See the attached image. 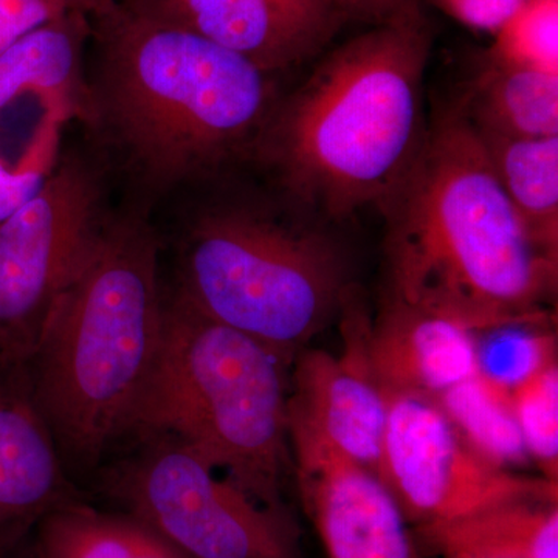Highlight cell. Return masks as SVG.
Segmentation results:
<instances>
[{"mask_svg": "<svg viewBox=\"0 0 558 558\" xmlns=\"http://www.w3.org/2000/svg\"><path fill=\"white\" fill-rule=\"evenodd\" d=\"M473 130L512 138L558 135V75L486 61L458 100Z\"/></svg>", "mask_w": 558, "mask_h": 558, "instance_id": "obj_17", "label": "cell"}, {"mask_svg": "<svg viewBox=\"0 0 558 558\" xmlns=\"http://www.w3.org/2000/svg\"><path fill=\"white\" fill-rule=\"evenodd\" d=\"M90 21L81 11L28 33L0 54V113L24 97L38 98L47 113L87 120L89 84L83 53Z\"/></svg>", "mask_w": 558, "mask_h": 558, "instance_id": "obj_15", "label": "cell"}, {"mask_svg": "<svg viewBox=\"0 0 558 558\" xmlns=\"http://www.w3.org/2000/svg\"><path fill=\"white\" fill-rule=\"evenodd\" d=\"M413 532L428 558H558V501L520 499Z\"/></svg>", "mask_w": 558, "mask_h": 558, "instance_id": "obj_16", "label": "cell"}, {"mask_svg": "<svg viewBox=\"0 0 558 558\" xmlns=\"http://www.w3.org/2000/svg\"><path fill=\"white\" fill-rule=\"evenodd\" d=\"M492 38L486 61L558 75V0H524Z\"/></svg>", "mask_w": 558, "mask_h": 558, "instance_id": "obj_21", "label": "cell"}, {"mask_svg": "<svg viewBox=\"0 0 558 558\" xmlns=\"http://www.w3.org/2000/svg\"><path fill=\"white\" fill-rule=\"evenodd\" d=\"M476 134L529 236L539 252L558 260V135L512 138Z\"/></svg>", "mask_w": 558, "mask_h": 558, "instance_id": "obj_19", "label": "cell"}, {"mask_svg": "<svg viewBox=\"0 0 558 558\" xmlns=\"http://www.w3.org/2000/svg\"><path fill=\"white\" fill-rule=\"evenodd\" d=\"M97 175L57 165L39 193L0 222V359L27 365L54 304L105 226Z\"/></svg>", "mask_w": 558, "mask_h": 558, "instance_id": "obj_8", "label": "cell"}, {"mask_svg": "<svg viewBox=\"0 0 558 558\" xmlns=\"http://www.w3.org/2000/svg\"><path fill=\"white\" fill-rule=\"evenodd\" d=\"M340 315L343 354L306 348L293 360L289 435L299 433L322 440L377 473L387 428V400L371 373L366 351L369 317L354 290Z\"/></svg>", "mask_w": 558, "mask_h": 558, "instance_id": "obj_10", "label": "cell"}, {"mask_svg": "<svg viewBox=\"0 0 558 558\" xmlns=\"http://www.w3.org/2000/svg\"><path fill=\"white\" fill-rule=\"evenodd\" d=\"M352 290L347 252L328 231L252 208L222 207L191 227L178 295L292 366L340 315Z\"/></svg>", "mask_w": 558, "mask_h": 558, "instance_id": "obj_6", "label": "cell"}, {"mask_svg": "<svg viewBox=\"0 0 558 558\" xmlns=\"http://www.w3.org/2000/svg\"><path fill=\"white\" fill-rule=\"evenodd\" d=\"M70 10L81 11V13L90 14L97 13L102 7L108 5L112 0H64Z\"/></svg>", "mask_w": 558, "mask_h": 558, "instance_id": "obj_28", "label": "cell"}, {"mask_svg": "<svg viewBox=\"0 0 558 558\" xmlns=\"http://www.w3.org/2000/svg\"><path fill=\"white\" fill-rule=\"evenodd\" d=\"M387 428L379 476L411 527L520 499L558 501V483L502 468L481 454L435 399L384 391Z\"/></svg>", "mask_w": 558, "mask_h": 558, "instance_id": "obj_9", "label": "cell"}, {"mask_svg": "<svg viewBox=\"0 0 558 558\" xmlns=\"http://www.w3.org/2000/svg\"><path fill=\"white\" fill-rule=\"evenodd\" d=\"M473 449L502 468L531 461L510 402V388L476 373L433 398Z\"/></svg>", "mask_w": 558, "mask_h": 558, "instance_id": "obj_20", "label": "cell"}, {"mask_svg": "<svg viewBox=\"0 0 558 558\" xmlns=\"http://www.w3.org/2000/svg\"><path fill=\"white\" fill-rule=\"evenodd\" d=\"M289 439L301 501L329 558H428L374 470L310 436Z\"/></svg>", "mask_w": 558, "mask_h": 558, "instance_id": "obj_11", "label": "cell"}, {"mask_svg": "<svg viewBox=\"0 0 558 558\" xmlns=\"http://www.w3.org/2000/svg\"><path fill=\"white\" fill-rule=\"evenodd\" d=\"M73 499L78 497L36 403L27 365L0 359V554Z\"/></svg>", "mask_w": 558, "mask_h": 558, "instance_id": "obj_13", "label": "cell"}, {"mask_svg": "<svg viewBox=\"0 0 558 558\" xmlns=\"http://www.w3.org/2000/svg\"><path fill=\"white\" fill-rule=\"evenodd\" d=\"M433 33L413 0L341 44L275 102L255 148L293 199L332 219L387 199L416 156Z\"/></svg>", "mask_w": 558, "mask_h": 558, "instance_id": "obj_3", "label": "cell"}, {"mask_svg": "<svg viewBox=\"0 0 558 558\" xmlns=\"http://www.w3.org/2000/svg\"><path fill=\"white\" fill-rule=\"evenodd\" d=\"M478 339L480 371L505 387L513 388L556 359V332L550 323L509 326Z\"/></svg>", "mask_w": 558, "mask_h": 558, "instance_id": "obj_23", "label": "cell"}, {"mask_svg": "<svg viewBox=\"0 0 558 558\" xmlns=\"http://www.w3.org/2000/svg\"><path fill=\"white\" fill-rule=\"evenodd\" d=\"M290 368L266 344L205 317L175 293L167 300L159 359L131 435L179 439L250 497L289 509Z\"/></svg>", "mask_w": 558, "mask_h": 558, "instance_id": "obj_5", "label": "cell"}, {"mask_svg": "<svg viewBox=\"0 0 558 558\" xmlns=\"http://www.w3.org/2000/svg\"><path fill=\"white\" fill-rule=\"evenodd\" d=\"M121 2L150 17L197 33L270 75L317 58L348 22L332 0Z\"/></svg>", "mask_w": 558, "mask_h": 558, "instance_id": "obj_12", "label": "cell"}, {"mask_svg": "<svg viewBox=\"0 0 558 558\" xmlns=\"http://www.w3.org/2000/svg\"><path fill=\"white\" fill-rule=\"evenodd\" d=\"M142 450L113 468L106 492L189 558H304L289 509H274L179 439L140 436Z\"/></svg>", "mask_w": 558, "mask_h": 558, "instance_id": "obj_7", "label": "cell"}, {"mask_svg": "<svg viewBox=\"0 0 558 558\" xmlns=\"http://www.w3.org/2000/svg\"><path fill=\"white\" fill-rule=\"evenodd\" d=\"M513 414L529 458L546 480L558 483V368L557 362L510 388Z\"/></svg>", "mask_w": 558, "mask_h": 558, "instance_id": "obj_22", "label": "cell"}, {"mask_svg": "<svg viewBox=\"0 0 558 558\" xmlns=\"http://www.w3.org/2000/svg\"><path fill=\"white\" fill-rule=\"evenodd\" d=\"M379 208L392 299L478 336L553 319L558 260L529 236L459 101Z\"/></svg>", "mask_w": 558, "mask_h": 558, "instance_id": "obj_1", "label": "cell"}, {"mask_svg": "<svg viewBox=\"0 0 558 558\" xmlns=\"http://www.w3.org/2000/svg\"><path fill=\"white\" fill-rule=\"evenodd\" d=\"M425 2L470 31L494 36L520 9L524 0H425Z\"/></svg>", "mask_w": 558, "mask_h": 558, "instance_id": "obj_26", "label": "cell"}, {"mask_svg": "<svg viewBox=\"0 0 558 558\" xmlns=\"http://www.w3.org/2000/svg\"><path fill=\"white\" fill-rule=\"evenodd\" d=\"M347 21L377 25L395 16L413 0H332Z\"/></svg>", "mask_w": 558, "mask_h": 558, "instance_id": "obj_27", "label": "cell"}, {"mask_svg": "<svg viewBox=\"0 0 558 558\" xmlns=\"http://www.w3.org/2000/svg\"><path fill=\"white\" fill-rule=\"evenodd\" d=\"M159 242L137 218L106 219L27 363L62 459L92 468L131 435L163 339Z\"/></svg>", "mask_w": 558, "mask_h": 558, "instance_id": "obj_4", "label": "cell"}, {"mask_svg": "<svg viewBox=\"0 0 558 558\" xmlns=\"http://www.w3.org/2000/svg\"><path fill=\"white\" fill-rule=\"evenodd\" d=\"M478 333L385 296L369 318L366 351L381 391L429 398L480 373Z\"/></svg>", "mask_w": 558, "mask_h": 558, "instance_id": "obj_14", "label": "cell"}, {"mask_svg": "<svg viewBox=\"0 0 558 558\" xmlns=\"http://www.w3.org/2000/svg\"><path fill=\"white\" fill-rule=\"evenodd\" d=\"M69 11L64 0H0V54Z\"/></svg>", "mask_w": 558, "mask_h": 558, "instance_id": "obj_25", "label": "cell"}, {"mask_svg": "<svg viewBox=\"0 0 558 558\" xmlns=\"http://www.w3.org/2000/svg\"><path fill=\"white\" fill-rule=\"evenodd\" d=\"M35 558H189L145 523L73 499L33 531Z\"/></svg>", "mask_w": 558, "mask_h": 558, "instance_id": "obj_18", "label": "cell"}, {"mask_svg": "<svg viewBox=\"0 0 558 558\" xmlns=\"http://www.w3.org/2000/svg\"><path fill=\"white\" fill-rule=\"evenodd\" d=\"M89 21L97 65L86 121L140 185L178 189L255 146L278 101L270 73L121 0Z\"/></svg>", "mask_w": 558, "mask_h": 558, "instance_id": "obj_2", "label": "cell"}, {"mask_svg": "<svg viewBox=\"0 0 558 558\" xmlns=\"http://www.w3.org/2000/svg\"><path fill=\"white\" fill-rule=\"evenodd\" d=\"M64 124L57 117H47L16 167H10L0 157V222L32 201L57 168L58 143Z\"/></svg>", "mask_w": 558, "mask_h": 558, "instance_id": "obj_24", "label": "cell"}]
</instances>
